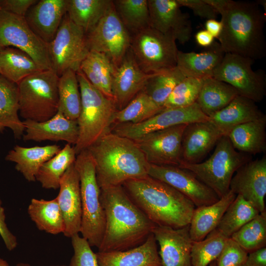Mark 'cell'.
Here are the masks:
<instances>
[{
  "label": "cell",
  "instance_id": "12",
  "mask_svg": "<svg viewBox=\"0 0 266 266\" xmlns=\"http://www.w3.org/2000/svg\"><path fill=\"white\" fill-rule=\"evenodd\" d=\"M254 62L249 58L225 53L212 77L230 85L239 95L260 102L266 94V75L262 70L252 69Z\"/></svg>",
  "mask_w": 266,
  "mask_h": 266
},
{
  "label": "cell",
  "instance_id": "55",
  "mask_svg": "<svg viewBox=\"0 0 266 266\" xmlns=\"http://www.w3.org/2000/svg\"><path fill=\"white\" fill-rule=\"evenodd\" d=\"M0 266H9L7 262L0 258Z\"/></svg>",
  "mask_w": 266,
  "mask_h": 266
},
{
  "label": "cell",
  "instance_id": "36",
  "mask_svg": "<svg viewBox=\"0 0 266 266\" xmlns=\"http://www.w3.org/2000/svg\"><path fill=\"white\" fill-rule=\"evenodd\" d=\"M39 70L33 60L24 52L10 47L0 50V75L10 81L18 84Z\"/></svg>",
  "mask_w": 266,
  "mask_h": 266
},
{
  "label": "cell",
  "instance_id": "9",
  "mask_svg": "<svg viewBox=\"0 0 266 266\" xmlns=\"http://www.w3.org/2000/svg\"><path fill=\"white\" fill-rule=\"evenodd\" d=\"M175 40L149 27L131 35L130 50L141 69L152 74L176 66Z\"/></svg>",
  "mask_w": 266,
  "mask_h": 266
},
{
  "label": "cell",
  "instance_id": "15",
  "mask_svg": "<svg viewBox=\"0 0 266 266\" xmlns=\"http://www.w3.org/2000/svg\"><path fill=\"white\" fill-rule=\"evenodd\" d=\"M187 124L155 131L134 140L149 164L179 166L181 162V143Z\"/></svg>",
  "mask_w": 266,
  "mask_h": 266
},
{
  "label": "cell",
  "instance_id": "31",
  "mask_svg": "<svg viewBox=\"0 0 266 266\" xmlns=\"http://www.w3.org/2000/svg\"><path fill=\"white\" fill-rule=\"evenodd\" d=\"M19 94L17 84L0 75V129L9 128L15 138L24 134L25 127L18 116Z\"/></svg>",
  "mask_w": 266,
  "mask_h": 266
},
{
  "label": "cell",
  "instance_id": "40",
  "mask_svg": "<svg viewBox=\"0 0 266 266\" xmlns=\"http://www.w3.org/2000/svg\"><path fill=\"white\" fill-rule=\"evenodd\" d=\"M115 11L132 35L150 27L147 0H113Z\"/></svg>",
  "mask_w": 266,
  "mask_h": 266
},
{
  "label": "cell",
  "instance_id": "47",
  "mask_svg": "<svg viewBox=\"0 0 266 266\" xmlns=\"http://www.w3.org/2000/svg\"><path fill=\"white\" fill-rule=\"evenodd\" d=\"M248 253L231 237L227 239L223 249L216 260V266L244 265Z\"/></svg>",
  "mask_w": 266,
  "mask_h": 266
},
{
  "label": "cell",
  "instance_id": "23",
  "mask_svg": "<svg viewBox=\"0 0 266 266\" xmlns=\"http://www.w3.org/2000/svg\"><path fill=\"white\" fill-rule=\"evenodd\" d=\"M23 123L25 132L23 139L25 141H64L75 145L78 139L77 120L68 119L59 111L44 122L25 120Z\"/></svg>",
  "mask_w": 266,
  "mask_h": 266
},
{
  "label": "cell",
  "instance_id": "49",
  "mask_svg": "<svg viewBox=\"0 0 266 266\" xmlns=\"http://www.w3.org/2000/svg\"><path fill=\"white\" fill-rule=\"evenodd\" d=\"M36 0H0V9L15 15L25 17Z\"/></svg>",
  "mask_w": 266,
  "mask_h": 266
},
{
  "label": "cell",
  "instance_id": "5",
  "mask_svg": "<svg viewBox=\"0 0 266 266\" xmlns=\"http://www.w3.org/2000/svg\"><path fill=\"white\" fill-rule=\"evenodd\" d=\"M81 106L77 120L78 137L74 146L77 155L111 132L118 111L113 99L95 88L79 69L76 72Z\"/></svg>",
  "mask_w": 266,
  "mask_h": 266
},
{
  "label": "cell",
  "instance_id": "4",
  "mask_svg": "<svg viewBox=\"0 0 266 266\" xmlns=\"http://www.w3.org/2000/svg\"><path fill=\"white\" fill-rule=\"evenodd\" d=\"M221 15L222 29L218 39L225 53L254 61L266 56V13L256 1L230 0Z\"/></svg>",
  "mask_w": 266,
  "mask_h": 266
},
{
  "label": "cell",
  "instance_id": "28",
  "mask_svg": "<svg viewBox=\"0 0 266 266\" xmlns=\"http://www.w3.org/2000/svg\"><path fill=\"white\" fill-rule=\"evenodd\" d=\"M61 150L59 145H48L30 147L16 145L9 151L5 160L16 164L15 169L29 182L35 181L42 165Z\"/></svg>",
  "mask_w": 266,
  "mask_h": 266
},
{
  "label": "cell",
  "instance_id": "11",
  "mask_svg": "<svg viewBox=\"0 0 266 266\" xmlns=\"http://www.w3.org/2000/svg\"><path fill=\"white\" fill-rule=\"evenodd\" d=\"M10 46L28 54L40 70L52 69L48 44L33 32L25 17L0 9V50Z\"/></svg>",
  "mask_w": 266,
  "mask_h": 266
},
{
  "label": "cell",
  "instance_id": "60",
  "mask_svg": "<svg viewBox=\"0 0 266 266\" xmlns=\"http://www.w3.org/2000/svg\"></svg>",
  "mask_w": 266,
  "mask_h": 266
},
{
  "label": "cell",
  "instance_id": "32",
  "mask_svg": "<svg viewBox=\"0 0 266 266\" xmlns=\"http://www.w3.org/2000/svg\"><path fill=\"white\" fill-rule=\"evenodd\" d=\"M238 95L230 85L210 77L203 79L196 102L209 117L226 107Z\"/></svg>",
  "mask_w": 266,
  "mask_h": 266
},
{
  "label": "cell",
  "instance_id": "22",
  "mask_svg": "<svg viewBox=\"0 0 266 266\" xmlns=\"http://www.w3.org/2000/svg\"><path fill=\"white\" fill-rule=\"evenodd\" d=\"M223 136L210 120L187 124L182 135L180 163L201 162Z\"/></svg>",
  "mask_w": 266,
  "mask_h": 266
},
{
  "label": "cell",
  "instance_id": "59",
  "mask_svg": "<svg viewBox=\"0 0 266 266\" xmlns=\"http://www.w3.org/2000/svg\"><path fill=\"white\" fill-rule=\"evenodd\" d=\"M246 266L244 265H243V266Z\"/></svg>",
  "mask_w": 266,
  "mask_h": 266
},
{
  "label": "cell",
  "instance_id": "24",
  "mask_svg": "<svg viewBox=\"0 0 266 266\" xmlns=\"http://www.w3.org/2000/svg\"><path fill=\"white\" fill-rule=\"evenodd\" d=\"M67 4V0H40L25 18L33 32L48 44L54 39L66 14Z\"/></svg>",
  "mask_w": 266,
  "mask_h": 266
},
{
  "label": "cell",
  "instance_id": "7",
  "mask_svg": "<svg viewBox=\"0 0 266 266\" xmlns=\"http://www.w3.org/2000/svg\"><path fill=\"white\" fill-rule=\"evenodd\" d=\"M250 155L237 151L228 136H223L207 160L193 164L181 163L178 166L192 172L220 199L229 192L235 172L251 161Z\"/></svg>",
  "mask_w": 266,
  "mask_h": 266
},
{
  "label": "cell",
  "instance_id": "39",
  "mask_svg": "<svg viewBox=\"0 0 266 266\" xmlns=\"http://www.w3.org/2000/svg\"><path fill=\"white\" fill-rule=\"evenodd\" d=\"M58 111L66 118L77 120L81 111V100L76 72L68 69L59 78Z\"/></svg>",
  "mask_w": 266,
  "mask_h": 266
},
{
  "label": "cell",
  "instance_id": "8",
  "mask_svg": "<svg viewBox=\"0 0 266 266\" xmlns=\"http://www.w3.org/2000/svg\"><path fill=\"white\" fill-rule=\"evenodd\" d=\"M59 78L53 69L39 70L17 84L22 118L44 122L58 112Z\"/></svg>",
  "mask_w": 266,
  "mask_h": 266
},
{
  "label": "cell",
  "instance_id": "21",
  "mask_svg": "<svg viewBox=\"0 0 266 266\" xmlns=\"http://www.w3.org/2000/svg\"><path fill=\"white\" fill-rule=\"evenodd\" d=\"M153 233L160 246L159 254L163 266H191L193 241L189 225L178 229L156 226Z\"/></svg>",
  "mask_w": 266,
  "mask_h": 266
},
{
  "label": "cell",
  "instance_id": "53",
  "mask_svg": "<svg viewBox=\"0 0 266 266\" xmlns=\"http://www.w3.org/2000/svg\"><path fill=\"white\" fill-rule=\"evenodd\" d=\"M205 29L214 38H218L222 29V24L221 21L216 19L207 20L205 23Z\"/></svg>",
  "mask_w": 266,
  "mask_h": 266
},
{
  "label": "cell",
  "instance_id": "1",
  "mask_svg": "<svg viewBox=\"0 0 266 266\" xmlns=\"http://www.w3.org/2000/svg\"><path fill=\"white\" fill-rule=\"evenodd\" d=\"M105 215L98 251H124L144 243L156 225L134 203L122 185L100 188Z\"/></svg>",
  "mask_w": 266,
  "mask_h": 266
},
{
  "label": "cell",
  "instance_id": "48",
  "mask_svg": "<svg viewBox=\"0 0 266 266\" xmlns=\"http://www.w3.org/2000/svg\"><path fill=\"white\" fill-rule=\"evenodd\" d=\"M180 6L191 9L195 15L201 18L216 19L218 13L204 0H177Z\"/></svg>",
  "mask_w": 266,
  "mask_h": 266
},
{
  "label": "cell",
  "instance_id": "58",
  "mask_svg": "<svg viewBox=\"0 0 266 266\" xmlns=\"http://www.w3.org/2000/svg\"><path fill=\"white\" fill-rule=\"evenodd\" d=\"M2 131L0 129V133L2 132Z\"/></svg>",
  "mask_w": 266,
  "mask_h": 266
},
{
  "label": "cell",
  "instance_id": "10",
  "mask_svg": "<svg viewBox=\"0 0 266 266\" xmlns=\"http://www.w3.org/2000/svg\"><path fill=\"white\" fill-rule=\"evenodd\" d=\"M48 51L52 69L59 77L68 69L77 72L90 51L86 33L66 14L55 36L48 43Z\"/></svg>",
  "mask_w": 266,
  "mask_h": 266
},
{
  "label": "cell",
  "instance_id": "3",
  "mask_svg": "<svg viewBox=\"0 0 266 266\" xmlns=\"http://www.w3.org/2000/svg\"><path fill=\"white\" fill-rule=\"evenodd\" d=\"M100 188L122 185L148 175L150 164L134 140L112 132L87 149Z\"/></svg>",
  "mask_w": 266,
  "mask_h": 266
},
{
  "label": "cell",
  "instance_id": "6",
  "mask_svg": "<svg viewBox=\"0 0 266 266\" xmlns=\"http://www.w3.org/2000/svg\"><path fill=\"white\" fill-rule=\"evenodd\" d=\"M79 174L82 206L80 233L91 247H100L105 229L104 211L100 200L95 165L86 149L78 154L74 162Z\"/></svg>",
  "mask_w": 266,
  "mask_h": 266
},
{
  "label": "cell",
  "instance_id": "34",
  "mask_svg": "<svg viewBox=\"0 0 266 266\" xmlns=\"http://www.w3.org/2000/svg\"><path fill=\"white\" fill-rule=\"evenodd\" d=\"M28 212L39 230L52 234L64 233L65 222L57 198L48 200L32 199Z\"/></svg>",
  "mask_w": 266,
  "mask_h": 266
},
{
  "label": "cell",
  "instance_id": "42",
  "mask_svg": "<svg viewBox=\"0 0 266 266\" xmlns=\"http://www.w3.org/2000/svg\"><path fill=\"white\" fill-rule=\"evenodd\" d=\"M185 78L176 66L154 73L148 79L143 90L155 103L163 108L164 104L175 87Z\"/></svg>",
  "mask_w": 266,
  "mask_h": 266
},
{
  "label": "cell",
  "instance_id": "44",
  "mask_svg": "<svg viewBox=\"0 0 266 266\" xmlns=\"http://www.w3.org/2000/svg\"><path fill=\"white\" fill-rule=\"evenodd\" d=\"M227 238L212 231L203 240L193 241L191 252V266H208L220 254Z\"/></svg>",
  "mask_w": 266,
  "mask_h": 266
},
{
  "label": "cell",
  "instance_id": "16",
  "mask_svg": "<svg viewBox=\"0 0 266 266\" xmlns=\"http://www.w3.org/2000/svg\"><path fill=\"white\" fill-rule=\"evenodd\" d=\"M148 175L173 187L188 198L196 207L213 204L220 199L192 172L178 166L150 164Z\"/></svg>",
  "mask_w": 266,
  "mask_h": 266
},
{
  "label": "cell",
  "instance_id": "26",
  "mask_svg": "<svg viewBox=\"0 0 266 266\" xmlns=\"http://www.w3.org/2000/svg\"><path fill=\"white\" fill-rule=\"evenodd\" d=\"M265 115L255 101L238 95L226 107L210 116L209 120L223 136H227L235 127Z\"/></svg>",
  "mask_w": 266,
  "mask_h": 266
},
{
  "label": "cell",
  "instance_id": "35",
  "mask_svg": "<svg viewBox=\"0 0 266 266\" xmlns=\"http://www.w3.org/2000/svg\"><path fill=\"white\" fill-rule=\"evenodd\" d=\"M113 4L110 0H67L66 14L86 33L93 29Z\"/></svg>",
  "mask_w": 266,
  "mask_h": 266
},
{
  "label": "cell",
  "instance_id": "51",
  "mask_svg": "<svg viewBox=\"0 0 266 266\" xmlns=\"http://www.w3.org/2000/svg\"><path fill=\"white\" fill-rule=\"evenodd\" d=\"M246 266H266V248L264 247L248 253Z\"/></svg>",
  "mask_w": 266,
  "mask_h": 266
},
{
  "label": "cell",
  "instance_id": "29",
  "mask_svg": "<svg viewBox=\"0 0 266 266\" xmlns=\"http://www.w3.org/2000/svg\"><path fill=\"white\" fill-rule=\"evenodd\" d=\"M236 195L230 190L215 203L195 208L189 224L192 241L204 239L217 227L222 216Z\"/></svg>",
  "mask_w": 266,
  "mask_h": 266
},
{
  "label": "cell",
  "instance_id": "33",
  "mask_svg": "<svg viewBox=\"0 0 266 266\" xmlns=\"http://www.w3.org/2000/svg\"><path fill=\"white\" fill-rule=\"evenodd\" d=\"M115 67L104 55L90 51L82 62L80 70L89 81L105 96L113 99L112 83Z\"/></svg>",
  "mask_w": 266,
  "mask_h": 266
},
{
  "label": "cell",
  "instance_id": "37",
  "mask_svg": "<svg viewBox=\"0 0 266 266\" xmlns=\"http://www.w3.org/2000/svg\"><path fill=\"white\" fill-rule=\"evenodd\" d=\"M76 156L74 146L67 143L59 153L42 165L35 180L44 189H59L62 177L75 162Z\"/></svg>",
  "mask_w": 266,
  "mask_h": 266
},
{
  "label": "cell",
  "instance_id": "2",
  "mask_svg": "<svg viewBox=\"0 0 266 266\" xmlns=\"http://www.w3.org/2000/svg\"><path fill=\"white\" fill-rule=\"evenodd\" d=\"M122 186L134 203L156 226L181 228L190 224L194 204L169 184L149 175Z\"/></svg>",
  "mask_w": 266,
  "mask_h": 266
},
{
  "label": "cell",
  "instance_id": "41",
  "mask_svg": "<svg viewBox=\"0 0 266 266\" xmlns=\"http://www.w3.org/2000/svg\"><path fill=\"white\" fill-rule=\"evenodd\" d=\"M163 109L142 90L124 108L117 111L114 125L140 123Z\"/></svg>",
  "mask_w": 266,
  "mask_h": 266
},
{
  "label": "cell",
  "instance_id": "54",
  "mask_svg": "<svg viewBox=\"0 0 266 266\" xmlns=\"http://www.w3.org/2000/svg\"><path fill=\"white\" fill-rule=\"evenodd\" d=\"M205 1L211 6L216 11L221 14L227 6L230 0H204Z\"/></svg>",
  "mask_w": 266,
  "mask_h": 266
},
{
  "label": "cell",
  "instance_id": "52",
  "mask_svg": "<svg viewBox=\"0 0 266 266\" xmlns=\"http://www.w3.org/2000/svg\"><path fill=\"white\" fill-rule=\"evenodd\" d=\"M197 44L202 47L207 48L214 42L213 36L206 30H200L195 35Z\"/></svg>",
  "mask_w": 266,
  "mask_h": 266
},
{
  "label": "cell",
  "instance_id": "38",
  "mask_svg": "<svg viewBox=\"0 0 266 266\" xmlns=\"http://www.w3.org/2000/svg\"><path fill=\"white\" fill-rule=\"evenodd\" d=\"M260 212L241 196L237 195L213 231L225 238L232 235Z\"/></svg>",
  "mask_w": 266,
  "mask_h": 266
},
{
  "label": "cell",
  "instance_id": "56",
  "mask_svg": "<svg viewBox=\"0 0 266 266\" xmlns=\"http://www.w3.org/2000/svg\"><path fill=\"white\" fill-rule=\"evenodd\" d=\"M16 266H32L26 263H19L16 265Z\"/></svg>",
  "mask_w": 266,
  "mask_h": 266
},
{
  "label": "cell",
  "instance_id": "25",
  "mask_svg": "<svg viewBox=\"0 0 266 266\" xmlns=\"http://www.w3.org/2000/svg\"><path fill=\"white\" fill-rule=\"evenodd\" d=\"M96 253L99 266H163L153 233L134 248Z\"/></svg>",
  "mask_w": 266,
  "mask_h": 266
},
{
  "label": "cell",
  "instance_id": "14",
  "mask_svg": "<svg viewBox=\"0 0 266 266\" xmlns=\"http://www.w3.org/2000/svg\"><path fill=\"white\" fill-rule=\"evenodd\" d=\"M209 120L197 102L183 107L163 109L146 120L136 124L115 125L111 132L133 140L148 133L181 124Z\"/></svg>",
  "mask_w": 266,
  "mask_h": 266
},
{
  "label": "cell",
  "instance_id": "43",
  "mask_svg": "<svg viewBox=\"0 0 266 266\" xmlns=\"http://www.w3.org/2000/svg\"><path fill=\"white\" fill-rule=\"evenodd\" d=\"M231 237L248 253L266 247V210L245 224Z\"/></svg>",
  "mask_w": 266,
  "mask_h": 266
},
{
  "label": "cell",
  "instance_id": "45",
  "mask_svg": "<svg viewBox=\"0 0 266 266\" xmlns=\"http://www.w3.org/2000/svg\"><path fill=\"white\" fill-rule=\"evenodd\" d=\"M204 79L185 77L174 88L163 108L186 107L196 103Z\"/></svg>",
  "mask_w": 266,
  "mask_h": 266
},
{
  "label": "cell",
  "instance_id": "19",
  "mask_svg": "<svg viewBox=\"0 0 266 266\" xmlns=\"http://www.w3.org/2000/svg\"><path fill=\"white\" fill-rule=\"evenodd\" d=\"M154 74L146 73L141 69L130 48L113 74L112 93L117 110L127 105Z\"/></svg>",
  "mask_w": 266,
  "mask_h": 266
},
{
  "label": "cell",
  "instance_id": "20",
  "mask_svg": "<svg viewBox=\"0 0 266 266\" xmlns=\"http://www.w3.org/2000/svg\"><path fill=\"white\" fill-rule=\"evenodd\" d=\"M59 189L56 198L65 222L63 233L71 238L80 233L82 219L80 179L74 163L62 177Z\"/></svg>",
  "mask_w": 266,
  "mask_h": 266
},
{
  "label": "cell",
  "instance_id": "27",
  "mask_svg": "<svg viewBox=\"0 0 266 266\" xmlns=\"http://www.w3.org/2000/svg\"><path fill=\"white\" fill-rule=\"evenodd\" d=\"M225 54L219 43L216 41L200 53L178 50L176 66L185 77L205 79L212 77Z\"/></svg>",
  "mask_w": 266,
  "mask_h": 266
},
{
  "label": "cell",
  "instance_id": "50",
  "mask_svg": "<svg viewBox=\"0 0 266 266\" xmlns=\"http://www.w3.org/2000/svg\"><path fill=\"white\" fill-rule=\"evenodd\" d=\"M0 200V235L1 237L6 248L9 251L14 249L17 246L16 236L9 231L5 222L4 209L1 205Z\"/></svg>",
  "mask_w": 266,
  "mask_h": 266
},
{
  "label": "cell",
  "instance_id": "13",
  "mask_svg": "<svg viewBox=\"0 0 266 266\" xmlns=\"http://www.w3.org/2000/svg\"><path fill=\"white\" fill-rule=\"evenodd\" d=\"M89 51L104 55L117 67L129 50L131 34L117 14L113 2L96 26L86 33Z\"/></svg>",
  "mask_w": 266,
  "mask_h": 266
},
{
  "label": "cell",
  "instance_id": "57",
  "mask_svg": "<svg viewBox=\"0 0 266 266\" xmlns=\"http://www.w3.org/2000/svg\"><path fill=\"white\" fill-rule=\"evenodd\" d=\"M208 266H216V261L212 262Z\"/></svg>",
  "mask_w": 266,
  "mask_h": 266
},
{
  "label": "cell",
  "instance_id": "46",
  "mask_svg": "<svg viewBox=\"0 0 266 266\" xmlns=\"http://www.w3.org/2000/svg\"><path fill=\"white\" fill-rule=\"evenodd\" d=\"M71 239L74 253L69 266H99L96 253L85 238L76 234Z\"/></svg>",
  "mask_w": 266,
  "mask_h": 266
},
{
  "label": "cell",
  "instance_id": "30",
  "mask_svg": "<svg viewBox=\"0 0 266 266\" xmlns=\"http://www.w3.org/2000/svg\"><path fill=\"white\" fill-rule=\"evenodd\" d=\"M266 116L240 125L227 135L235 149L249 155L266 150Z\"/></svg>",
  "mask_w": 266,
  "mask_h": 266
},
{
  "label": "cell",
  "instance_id": "18",
  "mask_svg": "<svg viewBox=\"0 0 266 266\" xmlns=\"http://www.w3.org/2000/svg\"><path fill=\"white\" fill-rule=\"evenodd\" d=\"M230 190L241 196L260 213L265 211L266 157L250 161L240 167L233 176Z\"/></svg>",
  "mask_w": 266,
  "mask_h": 266
},
{
  "label": "cell",
  "instance_id": "17",
  "mask_svg": "<svg viewBox=\"0 0 266 266\" xmlns=\"http://www.w3.org/2000/svg\"><path fill=\"white\" fill-rule=\"evenodd\" d=\"M150 27L184 44L191 37L190 16L177 0H147Z\"/></svg>",
  "mask_w": 266,
  "mask_h": 266
}]
</instances>
